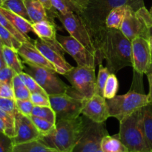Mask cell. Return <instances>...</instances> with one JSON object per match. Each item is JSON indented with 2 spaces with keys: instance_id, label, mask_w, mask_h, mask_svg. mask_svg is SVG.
<instances>
[{
  "instance_id": "6da1fadb",
  "label": "cell",
  "mask_w": 152,
  "mask_h": 152,
  "mask_svg": "<svg viewBox=\"0 0 152 152\" xmlns=\"http://www.w3.org/2000/svg\"><path fill=\"white\" fill-rule=\"evenodd\" d=\"M72 12L77 13L87 27L96 50L97 65L102 63L101 46L106 31L105 19L114 8L129 5L137 11L144 7L143 0H68Z\"/></svg>"
},
{
  "instance_id": "8992f818",
  "label": "cell",
  "mask_w": 152,
  "mask_h": 152,
  "mask_svg": "<svg viewBox=\"0 0 152 152\" xmlns=\"http://www.w3.org/2000/svg\"><path fill=\"white\" fill-rule=\"evenodd\" d=\"M96 68L87 66L73 67L64 77L71 83V87L83 99H88L96 94Z\"/></svg>"
},
{
  "instance_id": "e0dca14e",
  "label": "cell",
  "mask_w": 152,
  "mask_h": 152,
  "mask_svg": "<svg viewBox=\"0 0 152 152\" xmlns=\"http://www.w3.org/2000/svg\"><path fill=\"white\" fill-rule=\"evenodd\" d=\"M19 56L22 59V62L32 64L37 66L56 72V68L53 64L50 63L42 53L37 48L33 42H22L17 50Z\"/></svg>"
},
{
  "instance_id": "603a6c76",
  "label": "cell",
  "mask_w": 152,
  "mask_h": 152,
  "mask_svg": "<svg viewBox=\"0 0 152 152\" xmlns=\"http://www.w3.org/2000/svg\"><path fill=\"white\" fill-rule=\"evenodd\" d=\"M100 149L102 152H130L119 139L117 134L115 136L105 135L101 142Z\"/></svg>"
},
{
  "instance_id": "ac0fdd59",
  "label": "cell",
  "mask_w": 152,
  "mask_h": 152,
  "mask_svg": "<svg viewBox=\"0 0 152 152\" xmlns=\"http://www.w3.org/2000/svg\"><path fill=\"white\" fill-rule=\"evenodd\" d=\"M32 26L34 33L39 38L45 40L50 45L54 46L55 48L59 49L64 53H66L62 48V45L57 39L56 31L58 29V27L55 22H52L50 20H44L33 23Z\"/></svg>"
},
{
  "instance_id": "e575fe53",
  "label": "cell",
  "mask_w": 152,
  "mask_h": 152,
  "mask_svg": "<svg viewBox=\"0 0 152 152\" xmlns=\"http://www.w3.org/2000/svg\"><path fill=\"white\" fill-rule=\"evenodd\" d=\"M16 103L19 112L28 117L31 115L34 105L31 99H16Z\"/></svg>"
},
{
  "instance_id": "4fadbf2b",
  "label": "cell",
  "mask_w": 152,
  "mask_h": 152,
  "mask_svg": "<svg viewBox=\"0 0 152 152\" xmlns=\"http://www.w3.org/2000/svg\"><path fill=\"white\" fill-rule=\"evenodd\" d=\"M15 117V129L16 135L11 138L13 145L25 143L34 140H39L41 134L29 117L16 111Z\"/></svg>"
},
{
  "instance_id": "60d3db41",
  "label": "cell",
  "mask_w": 152,
  "mask_h": 152,
  "mask_svg": "<svg viewBox=\"0 0 152 152\" xmlns=\"http://www.w3.org/2000/svg\"><path fill=\"white\" fill-rule=\"evenodd\" d=\"M0 97L15 99L13 86L0 81Z\"/></svg>"
},
{
  "instance_id": "d590c367",
  "label": "cell",
  "mask_w": 152,
  "mask_h": 152,
  "mask_svg": "<svg viewBox=\"0 0 152 152\" xmlns=\"http://www.w3.org/2000/svg\"><path fill=\"white\" fill-rule=\"evenodd\" d=\"M0 108L5 112L14 116L18 111L16 108V99L0 97Z\"/></svg>"
},
{
  "instance_id": "d6986e66",
  "label": "cell",
  "mask_w": 152,
  "mask_h": 152,
  "mask_svg": "<svg viewBox=\"0 0 152 152\" xmlns=\"http://www.w3.org/2000/svg\"><path fill=\"white\" fill-rule=\"evenodd\" d=\"M24 1L32 23L44 20L54 22L53 18L50 16L45 6L39 0H24Z\"/></svg>"
},
{
  "instance_id": "5bb4252c",
  "label": "cell",
  "mask_w": 152,
  "mask_h": 152,
  "mask_svg": "<svg viewBox=\"0 0 152 152\" xmlns=\"http://www.w3.org/2000/svg\"><path fill=\"white\" fill-rule=\"evenodd\" d=\"M34 45L41 52L43 56L49 61L56 68V72L64 75L73 68L66 59L64 58L65 53L51 45L45 40L40 38H37L34 40Z\"/></svg>"
},
{
  "instance_id": "9a60e30c",
  "label": "cell",
  "mask_w": 152,
  "mask_h": 152,
  "mask_svg": "<svg viewBox=\"0 0 152 152\" xmlns=\"http://www.w3.org/2000/svg\"><path fill=\"white\" fill-rule=\"evenodd\" d=\"M120 30L130 41L137 37H143L148 39L150 37L145 24L131 6L128 8Z\"/></svg>"
},
{
  "instance_id": "ffe728a7",
  "label": "cell",
  "mask_w": 152,
  "mask_h": 152,
  "mask_svg": "<svg viewBox=\"0 0 152 152\" xmlns=\"http://www.w3.org/2000/svg\"><path fill=\"white\" fill-rule=\"evenodd\" d=\"M0 12L22 34L28 36V33L34 32L32 23L27 20V19H24L22 16H19V15L16 14V13H13L10 10H7V9L4 8L2 7H0Z\"/></svg>"
},
{
  "instance_id": "836d02e7",
  "label": "cell",
  "mask_w": 152,
  "mask_h": 152,
  "mask_svg": "<svg viewBox=\"0 0 152 152\" xmlns=\"http://www.w3.org/2000/svg\"><path fill=\"white\" fill-rule=\"evenodd\" d=\"M19 76L20 77V78L22 79L24 84H25V86L28 88V90L31 91V94L41 93L44 94H47L45 93V91L42 88L41 86L37 83V82L36 81L31 75H29L28 74H27V73L23 71V72L19 74Z\"/></svg>"
},
{
  "instance_id": "9c48e42d",
  "label": "cell",
  "mask_w": 152,
  "mask_h": 152,
  "mask_svg": "<svg viewBox=\"0 0 152 152\" xmlns=\"http://www.w3.org/2000/svg\"><path fill=\"white\" fill-rule=\"evenodd\" d=\"M50 107L56 116V120L62 119H73L82 114L86 99L68 93L48 96Z\"/></svg>"
},
{
  "instance_id": "f907efd6",
  "label": "cell",
  "mask_w": 152,
  "mask_h": 152,
  "mask_svg": "<svg viewBox=\"0 0 152 152\" xmlns=\"http://www.w3.org/2000/svg\"><path fill=\"white\" fill-rule=\"evenodd\" d=\"M150 13H151V16H152V7H151V10H150Z\"/></svg>"
},
{
  "instance_id": "b9f144b4",
  "label": "cell",
  "mask_w": 152,
  "mask_h": 152,
  "mask_svg": "<svg viewBox=\"0 0 152 152\" xmlns=\"http://www.w3.org/2000/svg\"><path fill=\"white\" fill-rule=\"evenodd\" d=\"M39 1H41L42 4L45 6V9L47 10L48 13L50 15V16L54 18L55 16H56V11L53 9V7H52L50 0H39Z\"/></svg>"
},
{
  "instance_id": "484cf974",
  "label": "cell",
  "mask_w": 152,
  "mask_h": 152,
  "mask_svg": "<svg viewBox=\"0 0 152 152\" xmlns=\"http://www.w3.org/2000/svg\"><path fill=\"white\" fill-rule=\"evenodd\" d=\"M143 127L145 140L150 151H152V110L151 105L144 108Z\"/></svg>"
},
{
  "instance_id": "44dd1931",
  "label": "cell",
  "mask_w": 152,
  "mask_h": 152,
  "mask_svg": "<svg viewBox=\"0 0 152 152\" xmlns=\"http://www.w3.org/2000/svg\"><path fill=\"white\" fill-rule=\"evenodd\" d=\"M2 51L6 65L13 70L17 74L23 72V62L19 59V55L17 50L12 48L4 45L2 47Z\"/></svg>"
},
{
  "instance_id": "7c38bea8",
  "label": "cell",
  "mask_w": 152,
  "mask_h": 152,
  "mask_svg": "<svg viewBox=\"0 0 152 152\" xmlns=\"http://www.w3.org/2000/svg\"><path fill=\"white\" fill-rule=\"evenodd\" d=\"M132 48L134 70L140 75L147 74L152 64V53L148 39L137 37L132 41Z\"/></svg>"
},
{
  "instance_id": "c3c4849f",
  "label": "cell",
  "mask_w": 152,
  "mask_h": 152,
  "mask_svg": "<svg viewBox=\"0 0 152 152\" xmlns=\"http://www.w3.org/2000/svg\"><path fill=\"white\" fill-rule=\"evenodd\" d=\"M0 46H1V47H3V46H4V44H3V42H2V41H1V39H0Z\"/></svg>"
},
{
  "instance_id": "ab89813d",
  "label": "cell",
  "mask_w": 152,
  "mask_h": 152,
  "mask_svg": "<svg viewBox=\"0 0 152 152\" xmlns=\"http://www.w3.org/2000/svg\"><path fill=\"white\" fill-rule=\"evenodd\" d=\"M13 143L12 139L0 132V152H12Z\"/></svg>"
},
{
  "instance_id": "f5cc1de1",
  "label": "cell",
  "mask_w": 152,
  "mask_h": 152,
  "mask_svg": "<svg viewBox=\"0 0 152 152\" xmlns=\"http://www.w3.org/2000/svg\"><path fill=\"white\" fill-rule=\"evenodd\" d=\"M1 1H3V2H4V1H7V0H1Z\"/></svg>"
},
{
  "instance_id": "816d5d0a",
  "label": "cell",
  "mask_w": 152,
  "mask_h": 152,
  "mask_svg": "<svg viewBox=\"0 0 152 152\" xmlns=\"http://www.w3.org/2000/svg\"><path fill=\"white\" fill-rule=\"evenodd\" d=\"M97 152H102V150H101V149H99V151H98Z\"/></svg>"
},
{
  "instance_id": "30bf717a",
  "label": "cell",
  "mask_w": 152,
  "mask_h": 152,
  "mask_svg": "<svg viewBox=\"0 0 152 152\" xmlns=\"http://www.w3.org/2000/svg\"><path fill=\"white\" fill-rule=\"evenodd\" d=\"M86 118L84 132L72 152H97L100 149L101 142L108 134L103 123H97Z\"/></svg>"
},
{
  "instance_id": "83f0119b",
  "label": "cell",
  "mask_w": 152,
  "mask_h": 152,
  "mask_svg": "<svg viewBox=\"0 0 152 152\" xmlns=\"http://www.w3.org/2000/svg\"><path fill=\"white\" fill-rule=\"evenodd\" d=\"M31 120L35 125L37 129L41 134L42 137L47 136L53 133V131L56 128V123H50L48 120H46L45 119L40 118V117H35V116L31 115L29 116Z\"/></svg>"
},
{
  "instance_id": "7402d4cb",
  "label": "cell",
  "mask_w": 152,
  "mask_h": 152,
  "mask_svg": "<svg viewBox=\"0 0 152 152\" xmlns=\"http://www.w3.org/2000/svg\"><path fill=\"white\" fill-rule=\"evenodd\" d=\"M129 5H122L113 9L105 19V27L110 29H120Z\"/></svg>"
},
{
  "instance_id": "f1b7e54d",
  "label": "cell",
  "mask_w": 152,
  "mask_h": 152,
  "mask_svg": "<svg viewBox=\"0 0 152 152\" xmlns=\"http://www.w3.org/2000/svg\"><path fill=\"white\" fill-rule=\"evenodd\" d=\"M0 25L2 27H4L5 29H7L9 32L11 33L19 42H33L34 43V41L31 40V39L28 36L24 35L22 34L20 31H18L13 25H12L11 22L2 14V13L0 12Z\"/></svg>"
},
{
  "instance_id": "bcb514c9",
  "label": "cell",
  "mask_w": 152,
  "mask_h": 152,
  "mask_svg": "<svg viewBox=\"0 0 152 152\" xmlns=\"http://www.w3.org/2000/svg\"><path fill=\"white\" fill-rule=\"evenodd\" d=\"M148 42H149L150 48H151V53H152V36H150V37H149V39H148Z\"/></svg>"
},
{
  "instance_id": "5b68a950",
  "label": "cell",
  "mask_w": 152,
  "mask_h": 152,
  "mask_svg": "<svg viewBox=\"0 0 152 152\" xmlns=\"http://www.w3.org/2000/svg\"><path fill=\"white\" fill-rule=\"evenodd\" d=\"M110 117L121 121L134 111L149 105L148 96L136 91H130L123 95H117L112 99H106Z\"/></svg>"
},
{
  "instance_id": "8fae6325",
  "label": "cell",
  "mask_w": 152,
  "mask_h": 152,
  "mask_svg": "<svg viewBox=\"0 0 152 152\" xmlns=\"http://www.w3.org/2000/svg\"><path fill=\"white\" fill-rule=\"evenodd\" d=\"M57 39L65 52L76 61L77 65L96 68L97 65L96 56L78 40L71 36L65 37L61 35L58 36Z\"/></svg>"
},
{
  "instance_id": "f546056e",
  "label": "cell",
  "mask_w": 152,
  "mask_h": 152,
  "mask_svg": "<svg viewBox=\"0 0 152 152\" xmlns=\"http://www.w3.org/2000/svg\"><path fill=\"white\" fill-rule=\"evenodd\" d=\"M119 89V83L115 74L111 73L105 83L103 91V96L106 99H112L117 96Z\"/></svg>"
},
{
  "instance_id": "d6a6232c",
  "label": "cell",
  "mask_w": 152,
  "mask_h": 152,
  "mask_svg": "<svg viewBox=\"0 0 152 152\" xmlns=\"http://www.w3.org/2000/svg\"><path fill=\"white\" fill-rule=\"evenodd\" d=\"M99 72H98V76L96 78V94L103 96L104 88L111 73L108 71V68L104 67L102 63L99 64Z\"/></svg>"
},
{
  "instance_id": "f35d334b",
  "label": "cell",
  "mask_w": 152,
  "mask_h": 152,
  "mask_svg": "<svg viewBox=\"0 0 152 152\" xmlns=\"http://www.w3.org/2000/svg\"><path fill=\"white\" fill-rule=\"evenodd\" d=\"M50 1L53 9L61 14H65L68 12H71L68 0H50Z\"/></svg>"
},
{
  "instance_id": "db71d44e",
  "label": "cell",
  "mask_w": 152,
  "mask_h": 152,
  "mask_svg": "<svg viewBox=\"0 0 152 152\" xmlns=\"http://www.w3.org/2000/svg\"><path fill=\"white\" fill-rule=\"evenodd\" d=\"M151 152H152V151H151Z\"/></svg>"
},
{
  "instance_id": "52a82bcc",
  "label": "cell",
  "mask_w": 152,
  "mask_h": 152,
  "mask_svg": "<svg viewBox=\"0 0 152 152\" xmlns=\"http://www.w3.org/2000/svg\"><path fill=\"white\" fill-rule=\"evenodd\" d=\"M23 62L24 72L31 75L48 96L67 93L69 86H67L55 74V71Z\"/></svg>"
},
{
  "instance_id": "d4e9b609",
  "label": "cell",
  "mask_w": 152,
  "mask_h": 152,
  "mask_svg": "<svg viewBox=\"0 0 152 152\" xmlns=\"http://www.w3.org/2000/svg\"><path fill=\"white\" fill-rule=\"evenodd\" d=\"M1 7L10 10L13 13L22 16L24 19L31 22L24 0H7L2 3Z\"/></svg>"
},
{
  "instance_id": "681fc988",
  "label": "cell",
  "mask_w": 152,
  "mask_h": 152,
  "mask_svg": "<svg viewBox=\"0 0 152 152\" xmlns=\"http://www.w3.org/2000/svg\"><path fill=\"white\" fill-rule=\"evenodd\" d=\"M2 3H3V1H1V0H0V7H1V4H2Z\"/></svg>"
},
{
  "instance_id": "2e32d148",
  "label": "cell",
  "mask_w": 152,
  "mask_h": 152,
  "mask_svg": "<svg viewBox=\"0 0 152 152\" xmlns=\"http://www.w3.org/2000/svg\"><path fill=\"white\" fill-rule=\"evenodd\" d=\"M82 114L95 123H104L110 117L106 99L95 94L90 99H86Z\"/></svg>"
},
{
  "instance_id": "1f68e13d",
  "label": "cell",
  "mask_w": 152,
  "mask_h": 152,
  "mask_svg": "<svg viewBox=\"0 0 152 152\" xmlns=\"http://www.w3.org/2000/svg\"><path fill=\"white\" fill-rule=\"evenodd\" d=\"M0 39L2 41L4 45L12 48L17 50L20 47L22 42H19L13 34L9 32L7 29L0 25Z\"/></svg>"
},
{
  "instance_id": "f6af8a7d",
  "label": "cell",
  "mask_w": 152,
  "mask_h": 152,
  "mask_svg": "<svg viewBox=\"0 0 152 152\" xmlns=\"http://www.w3.org/2000/svg\"><path fill=\"white\" fill-rule=\"evenodd\" d=\"M0 132L4 134L6 132V123L1 118H0Z\"/></svg>"
},
{
  "instance_id": "7a4b0ae2",
  "label": "cell",
  "mask_w": 152,
  "mask_h": 152,
  "mask_svg": "<svg viewBox=\"0 0 152 152\" xmlns=\"http://www.w3.org/2000/svg\"><path fill=\"white\" fill-rule=\"evenodd\" d=\"M101 56L106 61L110 73L115 74L125 67L132 66V41L120 29L107 28L102 39Z\"/></svg>"
},
{
  "instance_id": "3957f363",
  "label": "cell",
  "mask_w": 152,
  "mask_h": 152,
  "mask_svg": "<svg viewBox=\"0 0 152 152\" xmlns=\"http://www.w3.org/2000/svg\"><path fill=\"white\" fill-rule=\"evenodd\" d=\"M86 123V118L80 116L57 120L53 133L42 137L39 140L56 152H72L84 132Z\"/></svg>"
},
{
  "instance_id": "cb8c5ba5",
  "label": "cell",
  "mask_w": 152,
  "mask_h": 152,
  "mask_svg": "<svg viewBox=\"0 0 152 152\" xmlns=\"http://www.w3.org/2000/svg\"><path fill=\"white\" fill-rule=\"evenodd\" d=\"M12 152H56L49 148L40 140H34L25 143L13 145Z\"/></svg>"
},
{
  "instance_id": "277c9868",
  "label": "cell",
  "mask_w": 152,
  "mask_h": 152,
  "mask_svg": "<svg viewBox=\"0 0 152 152\" xmlns=\"http://www.w3.org/2000/svg\"><path fill=\"white\" fill-rule=\"evenodd\" d=\"M144 108L120 121V132L117 136L130 152H151L144 134Z\"/></svg>"
},
{
  "instance_id": "8d00e7d4",
  "label": "cell",
  "mask_w": 152,
  "mask_h": 152,
  "mask_svg": "<svg viewBox=\"0 0 152 152\" xmlns=\"http://www.w3.org/2000/svg\"><path fill=\"white\" fill-rule=\"evenodd\" d=\"M30 99L35 106H50L48 95L41 93L31 94Z\"/></svg>"
},
{
  "instance_id": "4dcf8cb0",
  "label": "cell",
  "mask_w": 152,
  "mask_h": 152,
  "mask_svg": "<svg viewBox=\"0 0 152 152\" xmlns=\"http://www.w3.org/2000/svg\"><path fill=\"white\" fill-rule=\"evenodd\" d=\"M31 115L48 120L50 123H56V116L50 106H35L33 108Z\"/></svg>"
},
{
  "instance_id": "4316f807",
  "label": "cell",
  "mask_w": 152,
  "mask_h": 152,
  "mask_svg": "<svg viewBox=\"0 0 152 152\" xmlns=\"http://www.w3.org/2000/svg\"><path fill=\"white\" fill-rule=\"evenodd\" d=\"M14 92L15 99H30L31 93L25 86L19 74H16L13 77L12 83Z\"/></svg>"
},
{
  "instance_id": "7dc6e473",
  "label": "cell",
  "mask_w": 152,
  "mask_h": 152,
  "mask_svg": "<svg viewBox=\"0 0 152 152\" xmlns=\"http://www.w3.org/2000/svg\"><path fill=\"white\" fill-rule=\"evenodd\" d=\"M147 74H152V64H151V68H150L149 71H148V72L147 73Z\"/></svg>"
},
{
  "instance_id": "ba28073f",
  "label": "cell",
  "mask_w": 152,
  "mask_h": 152,
  "mask_svg": "<svg viewBox=\"0 0 152 152\" xmlns=\"http://www.w3.org/2000/svg\"><path fill=\"white\" fill-rule=\"evenodd\" d=\"M56 17L59 19L65 29L70 34V36L78 40L96 57V50L91 36L87 27L77 13L71 11L65 14H61L56 12Z\"/></svg>"
},
{
  "instance_id": "7bdbcfd3",
  "label": "cell",
  "mask_w": 152,
  "mask_h": 152,
  "mask_svg": "<svg viewBox=\"0 0 152 152\" xmlns=\"http://www.w3.org/2000/svg\"><path fill=\"white\" fill-rule=\"evenodd\" d=\"M148 77V84H149V93H148V101H149V105H152V74H147Z\"/></svg>"
},
{
  "instance_id": "74e56055",
  "label": "cell",
  "mask_w": 152,
  "mask_h": 152,
  "mask_svg": "<svg viewBox=\"0 0 152 152\" xmlns=\"http://www.w3.org/2000/svg\"><path fill=\"white\" fill-rule=\"evenodd\" d=\"M16 74H17L13 70L5 65L0 69V81H2L12 86L13 77Z\"/></svg>"
},
{
  "instance_id": "ee69618b",
  "label": "cell",
  "mask_w": 152,
  "mask_h": 152,
  "mask_svg": "<svg viewBox=\"0 0 152 152\" xmlns=\"http://www.w3.org/2000/svg\"><path fill=\"white\" fill-rule=\"evenodd\" d=\"M6 65L5 62H4V55H3V51H2V47L0 46V69L3 67H4Z\"/></svg>"
}]
</instances>
